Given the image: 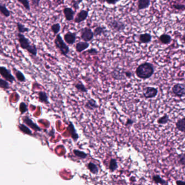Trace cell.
<instances>
[{
	"label": "cell",
	"instance_id": "cell-45",
	"mask_svg": "<svg viewBox=\"0 0 185 185\" xmlns=\"http://www.w3.org/2000/svg\"><path fill=\"white\" fill-rule=\"evenodd\" d=\"M176 183L177 185H185V181H182V180H177L176 181Z\"/></svg>",
	"mask_w": 185,
	"mask_h": 185
},
{
	"label": "cell",
	"instance_id": "cell-12",
	"mask_svg": "<svg viewBox=\"0 0 185 185\" xmlns=\"http://www.w3.org/2000/svg\"><path fill=\"white\" fill-rule=\"evenodd\" d=\"M63 14L65 20L67 21H71L75 18V11L70 7H65L63 9Z\"/></svg>",
	"mask_w": 185,
	"mask_h": 185
},
{
	"label": "cell",
	"instance_id": "cell-8",
	"mask_svg": "<svg viewBox=\"0 0 185 185\" xmlns=\"http://www.w3.org/2000/svg\"><path fill=\"white\" fill-rule=\"evenodd\" d=\"M89 15V9H88L87 10L82 9L80 10L79 12L78 13L75 18H74V23H80L85 21Z\"/></svg>",
	"mask_w": 185,
	"mask_h": 185
},
{
	"label": "cell",
	"instance_id": "cell-3",
	"mask_svg": "<svg viewBox=\"0 0 185 185\" xmlns=\"http://www.w3.org/2000/svg\"><path fill=\"white\" fill-rule=\"evenodd\" d=\"M54 43L55 47L59 50L61 54L65 57H68L67 55L69 52V47L63 39L61 35L58 34L56 35Z\"/></svg>",
	"mask_w": 185,
	"mask_h": 185
},
{
	"label": "cell",
	"instance_id": "cell-28",
	"mask_svg": "<svg viewBox=\"0 0 185 185\" xmlns=\"http://www.w3.org/2000/svg\"><path fill=\"white\" fill-rule=\"evenodd\" d=\"M118 168V163L115 159H111L109 163V169L111 172H114Z\"/></svg>",
	"mask_w": 185,
	"mask_h": 185
},
{
	"label": "cell",
	"instance_id": "cell-1",
	"mask_svg": "<svg viewBox=\"0 0 185 185\" xmlns=\"http://www.w3.org/2000/svg\"><path fill=\"white\" fill-rule=\"evenodd\" d=\"M17 37L21 48L26 50L31 55L36 57L38 54L37 46L34 44H32L30 40L25 37L23 33H18L17 34Z\"/></svg>",
	"mask_w": 185,
	"mask_h": 185
},
{
	"label": "cell",
	"instance_id": "cell-34",
	"mask_svg": "<svg viewBox=\"0 0 185 185\" xmlns=\"http://www.w3.org/2000/svg\"><path fill=\"white\" fill-rule=\"evenodd\" d=\"M76 89L78 91L81 92H86L88 91V90L86 88L85 86H84L83 84L77 83L75 85Z\"/></svg>",
	"mask_w": 185,
	"mask_h": 185
},
{
	"label": "cell",
	"instance_id": "cell-16",
	"mask_svg": "<svg viewBox=\"0 0 185 185\" xmlns=\"http://www.w3.org/2000/svg\"><path fill=\"white\" fill-rule=\"evenodd\" d=\"M152 35L149 33H143L140 35L139 40L141 43L143 44H148L152 41Z\"/></svg>",
	"mask_w": 185,
	"mask_h": 185
},
{
	"label": "cell",
	"instance_id": "cell-19",
	"mask_svg": "<svg viewBox=\"0 0 185 185\" xmlns=\"http://www.w3.org/2000/svg\"><path fill=\"white\" fill-rule=\"evenodd\" d=\"M159 40L164 45H168L171 43L172 40V37L169 34H163L159 37Z\"/></svg>",
	"mask_w": 185,
	"mask_h": 185
},
{
	"label": "cell",
	"instance_id": "cell-2",
	"mask_svg": "<svg viewBox=\"0 0 185 185\" xmlns=\"http://www.w3.org/2000/svg\"><path fill=\"white\" fill-rule=\"evenodd\" d=\"M154 73V66L153 64L147 62L141 64L137 67L136 69L137 77L142 80H146L151 78Z\"/></svg>",
	"mask_w": 185,
	"mask_h": 185
},
{
	"label": "cell",
	"instance_id": "cell-23",
	"mask_svg": "<svg viewBox=\"0 0 185 185\" xmlns=\"http://www.w3.org/2000/svg\"><path fill=\"white\" fill-rule=\"evenodd\" d=\"M88 168L90 172L93 174H97L99 172V169L97 166L92 162H90L88 164Z\"/></svg>",
	"mask_w": 185,
	"mask_h": 185
},
{
	"label": "cell",
	"instance_id": "cell-11",
	"mask_svg": "<svg viewBox=\"0 0 185 185\" xmlns=\"http://www.w3.org/2000/svg\"><path fill=\"white\" fill-rule=\"evenodd\" d=\"M23 120L27 126L30 127L31 129H32L33 130H35L36 131H41V129L35 123L33 122L32 120L29 118L28 116H24L23 118Z\"/></svg>",
	"mask_w": 185,
	"mask_h": 185
},
{
	"label": "cell",
	"instance_id": "cell-27",
	"mask_svg": "<svg viewBox=\"0 0 185 185\" xmlns=\"http://www.w3.org/2000/svg\"><path fill=\"white\" fill-rule=\"evenodd\" d=\"M39 96V100L41 102L44 103L46 104L49 103V100H48V96L46 93L44 91H40L38 94Z\"/></svg>",
	"mask_w": 185,
	"mask_h": 185
},
{
	"label": "cell",
	"instance_id": "cell-10",
	"mask_svg": "<svg viewBox=\"0 0 185 185\" xmlns=\"http://www.w3.org/2000/svg\"><path fill=\"white\" fill-rule=\"evenodd\" d=\"M157 94H158V90L157 88L148 86V87H146L144 89L143 96L146 99L153 98L155 97Z\"/></svg>",
	"mask_w": 185,
	"mask_h": 185
},
{
	"label": "cell",
	"instance_id": "cell-39",
	"mask_svg": "<svg viewBox=\"0 0 185 185\" xmlns=\"http://www.w3.org/2000/svg\"><path fill=\"white\" fill-rule=\"evenodd\" d=\"M85 53H88L91 55H97L98 54V51L97 49L94 47H92L91 49H88L87 50H86Z\"/></svg>",
	"mask_w": 185,
	"mask_h": 185
},
{
	"label": "cell",
	"instance_id": "cell-24",
	"mask_svg": "<svg viewBox=\"0 0 185 185\" xmlns=\"http://www.w3.org/2000/svg\"><path fill=\"white\" fill-rule=\"evenodd\" d=\"M18 128L21 131H22L24 134L28 135H32V131L29 128L28 126L23 124H20L18 126Z\"/></svg>",
	"mask_w": 185,
	"mask_h": 185
},
{
	"label": "cell",
	"instance_id": "cell-7",
	"mask_svg": "<svg viewBox=\"0 0 185 185\" xmlns=\"http://www.w3.org/2000/svg\"><path fill=\"white\" fill-rule=\"evenodd\" d=\"M173 94L178 97L185 96V85L183 84L177 83L175 84L172 88Z\"/></svg>",
	"mask_w": 185,
	"mask_h": 185
},
{
	"label": "cell",
	"instance_id": "cell-37",
	"mask_svg": "<svg viewBox=\"0 0 185 185\" xmlns=\"http://www.w3.org/2000/svg\"><path fill=\"white\" fill-rule=\"evenodd\" d=\"M0 87L3 89H8L9 88V83L6 80H3L2 78L0 79Z\"/></svg>",
	"mask_w": 185,
	"mask_h": 185
},
{
	"label": "cell",
	"instance_id": "cell-21",
	"mask_svg": "<svg viewBox=\"0 0 185 185\" xmlns=\"http://www.w3.org/2000/svg\"><path fill=\"white\" fill-rule=\"evenodd\" d=\"M151 4V0H139L138 2V10H143L148 8Z\"/></svg>",
	"mask_w": 185,
	"mask_h": 185
},
{
	"label": "cell",
	"instance_id": "cell-20",
	"mask_svg": "<svg viewBox=\"0 0 185 185\" xmlns=\"http://www.w3.org/2000/svg\"><path fill=\"white\" fill-rule=\"evenodd\" d=\"M85 107L89 110H91L98 108V105L97 104L95 100H94V99H90L88 100L87 102L86 103Z\"/></svg>",
	"mask_w": 185,
	"mask_h": 185
},
{
	"label": "cell",
	"instance_id": "cell-25",
	"mask_svg": "<svg viewBox=\"0 0 185 185\" xmlns=\"http://www.w3.org/2000/svg\"><path fill=\"white\" fill-rule=\"evenodd\" d=\"M16 27H17L18 33H20L23 34L25 33H28L30 31V29L19 22L16 23Z\"/></svg>",
	"mask_w": 185,
	"mask_h": 185
},
{
	"label": "cell",
	"instance_id": "cell-9",
	"mask_svg": "<svg viewBox=\"0 0 185 185\" xmlns=\"http://www.w3.org/2000/svg\"><path fill=\"white\" fill-rule=\"evenodd\" d=\"M77 39V34L75 32H67L64 35V40L67 45L69 46L72 45L75 43Z\"/></svg>",
	"mask_w": 185,
	"mask_h": 185
},
{
	"label": "cell",
	"instance_id": "cell-44",
	"mask_svg": "<svg viewBox=\"0 0 185 185\" xmlns=\"http://www.w3.org/2000/svg\"><path fill=\"white\" fill-rule=\"evenodd\" d=\"M132 74L130 71H125V75L127 78H131L132 77Z\"/></svg>",
	"mask_w": 185,
	"mask_h": 185
},
{
	"label": "cell",
	"instance_id": "cell-41",
	"mask_svg": "<svg viewBox=\"0 0 185 185\" xmlns=\"http://www.w3.org/2000/svg\"><path fill=\"white\" fill-rule=\"evenodd\" d=\"M40 1L41 0H32V1H31L32 5L35 8L39 7Z\"/></svg>",
	"mask_w": 185,
	"mask_h": 185
},
{
	"label": "cell",
	"instance_id": "cell-35",
	"mask_svg": "<svg viewBox=\"0 0 185 185\" xmlns=\"http://www.w3.org/2000/svg\"><path fill=\"white\" fill-rule=\"evenodd\" d=\"M177 161L179 164L185 166V153H181L178 154Z\"/></svg>",
	"mask_w": 185,
	"mask_h": 185
},
{
	"label": "cell",
	"instance_id": "cell-5",
	"mask_svg": "<svg viewBox=\"0 0 185 185\" xmlns=\"http://www.w3.org/2000/svg\"><path fill=\"white\" fill-rule=\"evenodd\" d=\"M108 26L115 32H121L126 29V24L118 20H111L108 23Z\"/></svg>",
	"mask_w": 185,
	"mask_h": 185
},
{
	"label": "cell",
	"instance_id": "cell-17",
	"mask_svg": "<svg viewBox=\"0 0 185 185\" xmlns=\"http://www.w3.org/2000/svg\"><path fill=\"white\" fill-rule=\"evenodd\" d=\"M112 77L117 80H123L125 75V72L122 71L119 69H115L112 72Z\"/></svg>",
	"mask_w": 185,
	"mask_h": 185
},
{
	"label": "cell",
	"instance_id": "cell-22",
	"mask_svg": "<svg viewBox=\"0 0 185 185\" xmlns=\"http://www.w3.org/2000/svg\"><path fill=\"white\" fill-rule=\"evenodd\" d=\"M0 12L6 18H9L11 15V12L7 7L6 5L2 3L0 4Z\"/></svg>",
	"mask_w": 185,
	"mask_h": 185
},
{
	"label": "cell",
	"instance_id": "cell-30",
	"mask_svg": "<svg viewBox=\"0 0 185 185\" xmlns=\"http://www.w3.org/2000/svg\"><path fill=\"white\" fill-rule=\"evenodd\" d=\"M61 29V25L59 23H56L54 24H53L51 26V30L53 34L55 35H57L59 34Z\"/></svg>",
	"mask_w": 185,
	"mask_h": 185
},
{
	"label": "cell",
	"instance_id": "cell-13",
	"mask_svg": "<svg viewBox=\"0 0 185 185\" xmlns=\"http://www.w3.org/2000/svg\"><path fill=\"white\" fill-rule=\"evenodd\" d=\"M89 43V42H86L84 41H80L78 43H76L75 45V51L78 53H81L84 51L87 50L90 47Z\"/></svg>",
	"mask_w": 185,
	"mask_h": 185
},
{
	"label": "cell",
	"instance_id": "cell-32",
	"mask_svg": "<svg viewBox=\"0 0 185 185\" xmlns=\"http://www.w3.org/2000/svg\"><path fill=\"white\" fill-rule=\"evenodd\" d=\"M15 70H16L15 76L18 81H21V82H24L26 81V78H25L23 73L19 70H17V69H15Z\"/></svg>",
	"mask_w": 185,
	"mask_h": 185
},
{
	"label": "cell",
	"instance_id": "cell-42",
	"mask_svg": "<svg viewBox=\"0 0 185 185\" xmlns=\"http://www.w3.org/2000/svg\"><path fill=\"white\" fill-rule=\"evenodd\" d=\"M106 3L110 5H115L118 2L120 1V0H105Z\"/></svg>",
	"mask_w": 185,
	"mask_h": 185
},
{
	"label": "cell",
	"instance_id": "cell-14",
	"mask_svg": "<svg viewBox=\"0 0 185 185\" xmlns=\"http://www.w3.org/2000/svg\"><path fill=\"white\" fill-rule=\"evenodd\" d=\"M68 130L69 131V132L71 135V138L73 139V141H75L76 142L78 140V139L79 138V135L77 132V131L75 130V127L74 124L72 123V122H69V124L67 127Z\"/></svg>",
	"mask_w": 185,
	"mask_h": 185
},
{
	"label": "cell",
	"instance_id": "cell-33",
	"mask_svg": "<svg viewBox=\"0 0 185 185\" xmlns=\"http://www.w3.org/2000/svg\"><path fill=\"white\" fill-rule=\"evenodd\" d=\"M20 4L23 5L26 10L29 11L31 10V6L28 0H17Z\"/></svg>",
	"mask_w": 185,
	"mask_h": 185
},
{
	"label": "cell",
	"instance_id": "cell-6",
	"mask_svg": "<svg viewBox=\"0 0 185 185\" xmlns=\"http://www.w3.org/2000/svg\"><path fill=\"white\" fill-rule=\"evenodd\" d=\"M0 74L2 78H3L4 80H6L7 81H9L11 83L15 81V78L12 75L10 70L4 66H2L0 67Z\"/></svg>",
	"mask_w": 185,
	"mask_h": 185
},
{
	"label": "cell",
	"instance_id": "cell-26",
	"mask_svg": "<svg viewBox=\"0 0 185 185\" xmlns=\"http://www.w3.org/2000/svg\"><path fill=\"white\" fill-rule=\"evenodd\" d=\"M152 179H153V181L157 184H161L162 185L168 184V182L162 179L159 175H153Z\"/></svg>",
	"mask_w": 185,
	"mask_h": 185
},
{
	"label": "cell",
	"instance_id": "cell-36",
	"mask_svg": "<svg viewBox=\"0 0 185 185\" xmlns=\"http://www.w3.org/2000/svg\"><path fill=\"white\" fill-rule=\"evenodd\" d=\"M83 1V0H72V6L75 10L80 9V5Z\"/></svg>",
	"mask_w": 185,
	"mask_h": 185
},
{
	"label": "cell",
	"instance_id": "cell-46",
	"mask_svg": "<svg viewBox=\"0 0 185 185\" xmlns=\"http://www.w3.org/2000/svg\"><path fill=\"white\" fill-rule=\"evenodd\" d=\"M182 39L183 41H184V43H185V33L183 35H182Z\"/></svg>",
	"mask_w": 185,
	"mask_h": 185
},
{
	"label": "cell",
	"instance_id": "cell-31",
	"mask_svg": "<svg viewBox=\"0 0 185 185\" xmlns=\"http://www.w3.org/2000/svg\"><path fill=\"white\" fill-rule=\"evenodd\" d=\"M169 116L167 114H165L162 117L158 119L157 123L159 124H167L168 122H169Z\"/></svg>",
	"mask_w": 185,
	"mask_h": 185
},
{
	"label": "cell",
	"instance_id": "cell-29",
	"mask_svg": "<svg viewBox=\"0 0 185 185\" xmlns=\"http://www.w3.org/2000/svg\"><path fill=\"white\" fill-rule=\"evenodd\" d=\"M75 157L81 159H85L88 157V154L83 151H80L78 149H74L73 151Z\"/></svg>",
	"mask_w": 185,
	"mask_h": 185
},
{
	"label": "cell",
	"instance_id": "cell-43",
	"mask_svg": "<svg viewBox=\"0 0 185 185\" xmlns=\"http://www.w3.org/2000/svg\"><path fill=\"white\" fill-rule=\"evenodd\" d=\"M134 123V121L131 120V119H128L125 125H126V126H132Z\"/></svg>",
	"mask_w": 185,
	"mask_h": 185
},
{
	"label": "cell",
	"instance_id": "cell-15",
	"mask_svg": "<svg viewBox=\"0 0 185 185\" xmlns=\"http://www.w3.org/2000/svg\"><path fill=\"white\" fill-rule=\"evenodd\" d=\"M108 32V30H107V29L105 27L102 26H98L96 27L94 30L95 37L101 36L102 35L106 34Z\"/></svg>",
	"mask_w": 185,
	"mask_h": 185
},
{
	"label": "cell",
	"instance_id": "cell-40",
	"mask_svg": "<svg viewBox=\"0 0 185 185\" xmlns=\"http://www.w3.org/2000/svg\"><path fill=\"white\" fill-rule=\"evenodd\" d=\"M173 7L177 10H185V4H175L173 5Z\"/></svg>",
	"mask_w": 185,
	"mask_h": 185
},
{
	"label": "cell",
	"instance_id": "cell-18",
	"mask_svg": "<svg viewBox=\"0 0 185 185\" xmlns=\"http://www.w3.org/2000/svg\"><path fill=\"white\" fill-rule=\"evenodd\" d=\"M176 128L180 132L185 133V117L180 119L175 123Z\"/></svg>",
	"mask_w": 185,
	"mask_h": 185
},
{
	"label": "cell",
	"instance_id": "cell-4",
	"mask_svg": "<svg viewBox=\"0 0 185 185\" xmlns=\"http://www.w3.org/2000/svg\"><path fill=\"white\" fill-rule=\"evenodd\" d=\"M80 37L81 40L86 42H90L94 39V31L88 27H85L80 30Z\"/></svg>",
	"mask_w": 185,
	"mask_h": 185
},
{
	"label": "cell",
	"instance_id": "cell-38",
	"mask_svg": "<svg viewBox=\"0 0 185 185\" xmlns=\"http://www.w3.org/2000/svg\"><path fill=\"white\" fill-rule=\"evenodd\" d=\"M19 109H20L21 114H23L26 113L28 111V108H27V104L24 102L21 103L20 104Z\"/></svg>",
	"mask_w": 185,
	"mask_h": 185
}]
</instances>
